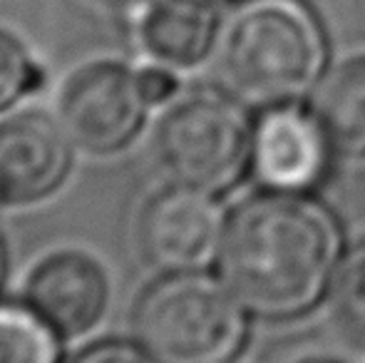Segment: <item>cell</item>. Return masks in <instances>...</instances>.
<instances>
[{"label": "cell", "mask_w": 365, "mask_h": 363, "mask_svg": "<svg viewBox=\"0 0 365 363\" xmlns=\"http://www.w3.org/2000/svg\"><path fill=\"white\" fill-rule=\"evenodd\" d=\"M217 264L219 279L249 314L291 319L331 289L341 232L316 199L266 189L226 217Z\"/></svg>", "instance_id": "obj_1"}, {"label": "cell", "mask_w": 365, "mask_h": 363, "mask_svg": "<svg viewBox=\"0 0 365 363\" xmlns=\"http://www.w3.org/2000/svg\"><path fill=\"white\" fill-rule=\"evenodd\" d=\"M214 65L231 95L269 107L318 85L326 40L301 0H249L221 23Z\"/></svg>", "instance_id": "obj_2"}, {"label": "cell", "mask_w": 365, "mask_h": 363, "mask_svg": "<svg viewBox=\"0 0 365 363\" xmlns=\"http://www.w3.org/2000/svg\"><path fill=\"white\" fill-rule=\"evenodd\" d=\"M246 314L221 279L164 274L137 299L132 334L159 363H231L246 339Z\"/></svg>", "instance_id": "obj_3"}, {"label": "cell", "mask_w": 365, "mask_h": 363, "mask_svg": "<svg viewBox=\"0 0 365 363\" xmlns=\"http://www.w3.org/2000/svg\"><path fill=\"white\" fill-rule=\"evenodd\" d=\"M251 135L254 122L234 97L187 90L164 105L154 127V155L174 184L219 194L249 167Z\"/></svg>", "instance_id": "obj_4"}, {"label": "cell", "mask_w": 365, "mask_h": 363, "mask_svg": "<svg viewBox=\"0 0 365 363\" xmlns=\"http://www.w3.org/2000/svg\"><path fill=\"white\" fill-rule=\"evenodd\" d=\"M140 75L120 60L82 63L60 85L58 115L80 150L110 155L135 140L147 115Z\"/></svg>", "instance_id": "obj_5"}, {"label": "cell", "mask_w": 365, "mask_h": 363, "mask_svg": "<svg viewBox=\"0 0 365 363\" xmlns=\"http://www.w3.org/2000/svg\"><path fill=\"white\" fill-rule=\"evenodd\" d=\"M226 217L209 192L184 184L154 192L137 217V249L162 274L202 272L214 262Z\"/></svg>", "instance_id": "obj_6"}, {"label": "cell", "mask_w": 365, "mask_h": 363, "mask_svg": "<svg viewBox=\"0 0 365 363\" xmlns=\"http://www.w3.org/2000/svg\"><path fill=\"white\" fill-rule=\"evenodd\" d=\"M333 150L313 107L279 102L256 117L249 167L269 192L308 194L326 180Z\"/></svg>", "instance_id": "obj_7"}, {"label": "cell", "mask_w": 365, "mask_h": 363, "mask_svg": "<svg viewBox=\"0 0 365 363\" xmlns=\"http://www.w3.org/2000/svg\"><path fill=\"white\" fill-rule=\"evenodd\" d=\"M73 167V140L45 110L0 115V207H33L63 187Z\"/></svg>", "instance_id": "obj_8"}, {"label": "cell", "mask_w": 365, "mask_h": 363, "mask_svg": "<svg viewBox=\"0 0 365 363\" xmlns=\"http://www.w3.org/2000/svg\"><path fill=\"white\" fill-rule=\"evenodd\" d=\"M25 301L63 336H82L110 306V276L92 254L58 249L30 269Z\"/></svg>", "instance_id": "obj_9"}, {"label": "cell", "mask_w": 365, "mask_h": 363, "mask_svg": "<svg viewBox=\"0 0 365 363\" xmlns=\"http://www.w3.org/2000/svg\"><path fill=\"white\" fill-rule=\"evenodd\" d=\"M219 28L207 0H147L137 20V38L152 63L182 70L214 53Z\"/></svg>", "instance_id": "obj_10"}, {"label": "cell", "mask_w": 365, "mask_h": 363, "mask_svg": "<svg viewBox=\"0 0 365 363\" xmlns=\"http://www.w3.org/2000/svg\"><path fill=\"white\" fill-rule=\"evenodd\" d=\"M311 107L341 155H365V53L348 55L321 75Z\"/></svg>", "instance_id": "obj_11"}, {"label": "cell", "mask_w": 365, "mask_h": 363, "mask_svg": "<svg viewBox=\"0 0 365 363\" xmlns=\"http://www.w3.org/2000/svg\"><path fill=\"white\" fill-rule=\"evenodd\" d=\"M60 336L30 304L0 301V363H60Z\"/></svg>", "instance_id": "obj_12"}, {"label": "cell", "mask_w": 365, "mask_h": 363, "mask_svg": "<svg viewBox=\"0 0 365 363\" xmlns=\"http://www.w3.org/2000/svg\"><path fill=\"white\" fill-rule=\"evenodd\" d=\"M328 291V309L336 331L348 344L365 349V244L338 264Z\"/></svg>", "instance_id": "obj_13"}, {"label": "cell", "mask_w": 365, "mask_h": 363, "mask_svg": "<svg viewBox=\"0 0 365 363\" xmlns=\"http://www.w3.org/2000/svg\"><path fill=\"white\" fill-rule=\"evenodd\" d=\"M40 85V70L18 35L0 28V115Z\"/></svg>", "instance_id": "obj_14"}, {"label": "cell", "mask_w": 365, "mask_h": 363, "mask_svg": "<svg viewBox=\"0 0 365 363\" xmlns=\"http://www.w3.org/2000/svg\"><path fill=\"white\" fill-rule=\"evenodd\" d=\"M70 363H159L140 344L130 341H97L75 354Z\"/></svg>", "instance_id": "obj_15"}, {"label": "cell", "mask_w": 365, "mask_h": 363, "mask_svg": "<svg viewBox=\"0 0 365 363\" xmlns=\"http://www.w3.org/2000/svg\"><path fill=\"white\" fill-rule=\"evenodd\" d=\"M140 75V85L145 92L149 105H167L169 100L179 95V80L174 75V68H167L162 63H152L137 70Z\"/></svg>", "instance_id": "obj_16"}, {"label": "cell", "mask_w": 365, "mask_h": 363, "mask_svg": "<svg viewBox=\"0 0 365 363\" xmlns=\"http://www.w3.org/2000/svg\"><path fill=\"white\" fill-rule=\"evenodd\" d=\"M286 363H346L338 356H331V354H323V351H313V354H301L296 359L286 361Z\"/></svg>", "instance_id": "obj_17"}, {"label": "cell", "mask_w": 365, "mask_h": 363, "mask_svg": "<svg viewBox=\"0 0 365 363\" xmlns=\"http://www.w3.org/2000/svg\"><path fill=\"white\" fill-rule=\"evenodd\" d=\"M85 3L95 5V8H100V10H127V8L140 5L142 0H85Z\"/></svg>", "instance_id": "obj_18"}, {"label": "cell", "mask_w": 365, "mask_h": 363, "mask_svg": "<svg viewBox=\"0 0 365 363\" xmlns=\"http://www.w3.org/2000/svg\"><path fill=\"white\" fill-rule=\"evenodd\" d=\"M3 276H5V242L0 237V284H3Z\"/></svg>", "instance_id": "obj_19"}, {"label": "cell", "mask_w": 365, "mask_h": 363, "mask_svg": "<svg viewBox=\"0 0 365 363\" xmlns=\"http://www.w3.org/2000/svg\"><path fill=\"white\" fill-rule=\"evenodd\" d=\"M361 209H363V217H365V167H363V177H361Z\"/></svg>", "instance_id": "obj_20"}, {"label": "cell", "mask_w": 365, "mask_h": 363, "mask_svg": "<svg viewBox=\"0 0 365 363\" xmlns=\"http://www.w3.org/2000/svg\"><path fill=\"white\" fill-rule=\"evenodd\" d=\"M207 3H226V0H207Z\"/></svg>", "instance_id": "obj_21"}]
</instances>
